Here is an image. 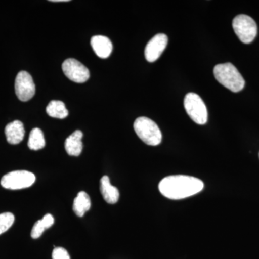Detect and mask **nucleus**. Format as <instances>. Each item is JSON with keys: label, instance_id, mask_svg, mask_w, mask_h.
<instances>
[{"label": "nucleus", "instance_id": "nucleus-8", "mask_svg": "<svg viewBox=\"0 0 259 259\" xmlns=\"http://www.w3.org/2000/svg\"><path fill=\"white\" fill-rule=\"evenodd\" d=\"M62 70L66 77L74 82H86L90 78V71L84 65L74 59H68L62 64Z\"/></svg>", "mask_w": 259, "mask_h": 259}, {"label": "nucleus", "instance_id": "nucleus-13", "mask_svg": "<svg viewBox=\"0 0 259 259\" xmlns=\"http://www.w3.org/2000/svg\"><path fill=\"white\" fill-rule=\"evenodd\" d=\"M83 134L81 131H74L65 141V149L69 156H79L83 149Z\"/></svg>", "mask_w": 259, "mask_h": 259}, {"label": "nucleus", "instance_id": "nucleus-2", "mask_svg": "<svg viewBox=\"0 0 259 259\" xmlns=\"http://www.w3.org/2000/svg\"><path fill=\"white\" fill-rule=\"evenodd\" d=\"M213 73L218 82L233 93H238L244 88V79L231 63L216 65Z\"/></svg>", "mask_w": 259, "mask_h": 259}, {"label": "nucleus", "instance_id": "nucleus-10", "mask_svg": "<svg viewBox=\"0 0 259 259\" xmlns=\"http://www.w3.org/2000/svg\"><path fill=\"white\" fill-rule=\"evenodd\" d=\"M91 46L96 55L101 59H107L112 51L111 40L103 35H95L91 39Z\"/></svg>", "mask_w": 259, "mask_h": 259}, {"label": "nucleus", "instance_id": "nucleus-6", "mask_svg": "<svg viewBox=\"0 0 259 259\" xmlns=\"http://www.w3.org/2000/svg\"><path fill=\"white\" fill-rule=\"evenodd\" d=\"M35 182V176L28 171H14L7 174L1 180V185L8 190H17L28 188Z\"/></svg>", "mask_w": 259, "mask_h": 259}, {"label": "nucleus", "instance_id": "nucleus-4", "mask_svg": "<svg viewBox=\"0 0 259 259\" xmlns=\"http://www.w3.org/2000/svg\"><path fill=\"white\" fill-rule=\"evenodd\" d=\"M184 105L191 119L198 125H204L208 120L207 107L202 99L197 94H187L184 100Z\"/></svg>", "mask_w": 259, "mask_h": 259}, {"label": "nucleus", "instance_id": "nucleus-20", "mask_svg": "<svg viewBox=\"0 0 259 259\" xmlns=\"http://www.w3.org/2000/svg\"><path fill=\"white\" fill-rule=\"evenodd\" d=\"M53 3H62V2H69L68 0H51Z\"/></svg>", "mask_w": 259, "mask_h": 259}, {"label": "nucleus", "instance_id": "nucleus-19", "mask_svg": "<svg viewBox=\"0 0 259 259\" xmlns=\"http://www.w3.org/2000/svg\"><path fill=\"white\" fill-rule=\"evenodd\" d=\"M53 259H70L67 250L61 247H57L54 250L52 253Z\"/></svg>", "mask_w": 259, "mask_h": 259}, {"label": "nucleus", "instance_id": "nucleus-14", "mask_svg": "<svg viewBox=\"0 0 259 259\" xmlns=\"http://www.w3.org/2000/svg\"><path fill=\"white\" fill-rule=\"evenodd\" d=\"M91 205L90 196L85 192H80L74 199L73 210L78 217H82L91 208Z\"/></svg>", "mask_w": 259, "mask_h": 259}, {"label": "nucleus", "instance_id": "nucleus-12", "mask_svg": "<svg viewBox=\"0 0 259 259\" xmlns=\"http://www.w3.org/2000/svg\"><path fill=\"white\" fill-rule=\"evenodd\" d=\"M100 192L104 199L108 204H114L119 200L120 192L117 187L111 185L109 177H102L100 180Z\"/></svg>", "mask_w": 259, "mask_h": 259}, {"label": "nucleus", "instance_id": "nucleus-3", "mask_svg": "<svg viewBox=\"0 0 259 259\" xmlns=\"http://www.w3.org/2000/svg\"><path fill=\"white\" fill-rule=\"evenodd\" d=\"M135 132L140 139L148 146H156L161 143L162 134L157 124L146 117H140L135 121Z\"/></svg>", "mask_w": 259, "mask_h": 259}, {"label": "nucleus", "instance_id": "nucleus-16", "mask_svg": "<svg viewBox=\"0 0 259 259\" xmlns=\"http://www.w3.org/2000/svg\"><path fill=\"white\" fill-rule=\"evenodd\" d=\"M54 223V218L51 214H47L40 221H37L34 225L31 231V237L37 239L42 236V233L47 228H50Z\"/></svg>", "mask_w": 259, "mask_h": 259}, {"label": "nucleus", "instance_id": "nucleus-9", "mask_svg": "<svg viewBox=\"0 0 259 259\" xmlns=\"http://www.w3.org/2000/svg\"><path fill=\"white\" fill-rule=\"evenodd\" d=\"M168 44L166 34L158 33L148 42L145 49V57L148 62H155L159 59Z\"/></svg>", "mask_w": 259, "mask_h": 259}, {"label": "nucleus", "instance_id": "nucleus-5", "mask_svg": "<svg viewBox=\"0 0 259 259\" xmlns=\"http://www.w3.org/2000/svg\"><path fill=\"white\" fill-rule=\"evenodd\" d=\"M233 28L242 42L250 44L257 35V25L253 18L246 15H239L233 19Z\"/></svg>", "mask_w": 259, "mask_h": 259}, {"label": "nucleus", "instance_id": "nucleus-7", "mask_svg": "<svg viewBox=\"0 0 259 259\" xmlns=\"http://www.w3.org/2000/svg\"><path fill=\"white\" fill-rule=\"evenodd\" d=\"M15 93L20 101L31 100L35 94V86L32 76L27 71H22L17 75L15 82Z\"/></svg>", "mask_w": 259, "mask_h": 259}, {"label": "nucleus", "instance_id": "nucleus-17", "mask_svg": "<svg viewBox=\"0 0 259 259\" xmlns=\"http://www.w3.org/2000/svg\"><path fill=\"white\" fill-rule=\"evenodd\" d=\"M28 146L33 151L42 149L45 147L46 140L44 133L40 128L32 129L29 136Z\"/></svg>", "mask_w": 259, "mask_h": 259}, {"label": "nucleus", "instance_id": "nucleus-1", "mask_svg": "<svg viewBox=\"0 0 259 259\" xmlns=\"http://www.w3.org/2000/svg\"><path fill=\"white\" fill-rule=\"evenodd\" d=\"M203 188L204 183L202 180L186 175L165 177L158 185V190L162 195L175 200L195 195Z\"/></svg>", "mask_w": 259, "mask_h": 259}, {"label": "nucleus", "instance_id": "nucleus-18", "mask_svg": "<svg viewBox=\"0 0 259 259\" xmlns=\"http://www.w3.org/2000/svg\"><path fill=\"white\" fill-rule=\"evenodd\" d=\"M15 221V216L13 213L5 212L0 214V235L5 233L11 228Z\"/></svg>", "mask_w": 259, "mask_h": 259}, {"label": "nucleus", "instance_id": "nucleus-15", "mask_svg": "<svg viewBox=\"0 0 259 259\" xmlns=\"http://www.w3.org/2000/svg\"><path fill=\"white\" fill-rule=\"evenodd\" d=\"M47 112L50 117L58 119H64L69 115V111L65 104L59 100H52L49 102L47 107Z\"/></svg>", "mask_w": 259, "mask_h": 259}, {"label": "nucleus", "instance_id": "nucleus-11", "mask_svg": "<svg viewBox=\"0 0 259 259\" xmlns=\"http://www.w3.org/2000/svg\"><path fill=\"white\" fill-rule=\"evenodd\" d=\"M7 141L10 144H20L25 136V128L23 122L15 120L6 126L5 130Z\"/></svg>", "mask_w": 259, "mask_h": 259}]
</instances>
